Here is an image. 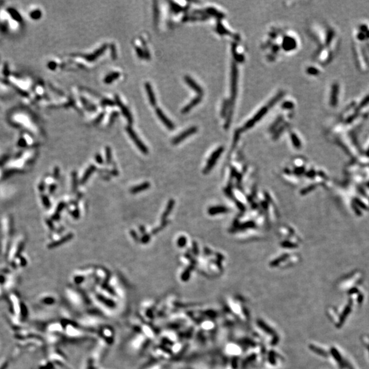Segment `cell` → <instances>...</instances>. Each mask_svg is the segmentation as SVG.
<instances>
[{"label": "cell", "instance_id": "obj_1", "mask_svg": "<svg viewBox=\"0 0 369 369\" xmlns=\"http://www.w3.org/2000/svg\"><path fill=\"white\" fill-rule=\"evenodd\" d=\"M355 57L356 58V63L358 68L362 71H366L368 68V64L367 58L365 56L364 52L362 50V48L360 45H356L354 47Z\"/></svg>", "mask_w": 369, "mask_h": 369}, {"label": "cell", "instance_id": "obj_2", "mask_svg": "<svg viewBox=\"0 0 369 369\" xmlns=\"http://www.w3.org/2000/svg\"><path fill=\"white\" fill-rule=\"evenodd\" d=\"M126 131L129 137H130V138L134 141V144H135L136 146L138 147V149L141 151L143 154L147 155L148 153V148L146 146L145 144L141 141V140L139 138V137L135 134L134 129H133L130 126H128L126 127Z\"/></svg>", "mask_w": 369, "mask_h": 369}, {"label": "cell", "instance_id": "obj_3", "mask_svg": "<svg viewBox=\"0 0 369 369\" xmlns=\"http://www.w3.org/2000/svg\"><path fill=\"white\" fill-rule=\"evenodd\" d=\"M115 97L116 105H117L120 108L121 112H122V113H123V116L127 119V120L128 121V123L129 124H131L133 123V121H134V119H133V116H132V114H131V112L129 111V109L127 107V106H125L123 103V102L121 101L120 98H119V96H118V95H115V97Z\"/></svg>", "mask_w": 369, "mask_h": 369}, {"label": "cell", "instance_id": "obj_4", "mask_svg": "<svg viewBox=\"0 0 369 369\" xmlns=\"http://www.w3.org/2000/svg\"><path fill=\"white\" fill-rule=\"evenodd\" d=\"M196 131H197V128L196 127H192L187 129V130L184 131L179 135H178L176 138H174L172 140V144H174V145H177V144L181 143L182 140H184L185 139L188 138L189 135L195 134Z\"/></svg>", "mask_w": 369, "mask_h": 369}, {"label": "cell", "instance_id": "obj_5", "mask_svg": "<svg viewBox=\"0 0 369 369\" xmlns=\"http://www.w3.org/2000/svg\"><path fill=\"white\" fill-rule=\"evenodd\" d=\"M267 110H268L267 108H266V107H264V108H262V109H261L258 112V113L256 114V115L254 116L252 119H250L248 122V123L245 124V127H244L245 129H249L250 127H252L254 124L257 123L258 120H261L262 118L265 116V114L267 113Z\"/></svg>", "mask_w": 369, "mask_h": 369}, {"label": "cell", "instance_id": "obj_6", "mask_svg": "<svg viewBox=\"0 0 369 369\" xmlns=\"http://www.w3.org/2000/svg\"><path fill=\"white\" fill-rule=\"evenodd\" d=\"M155 112L157 117L161 120L162 123L166 125V127L168 129H170V130H172V129H174V125L172 122L168 119V117L165 115L164 113L162 112V110L160 108H156Z\"/></svg>", "mask_w": 369, "mask_h": 369}, {"label": "cell", "instance_id": "obj_7", "mask_svg": "<svg viewBox=\"0 0 369 369\" xmlns=\"http://www.w3.org/2000/svg\"><path fill=\"white\" fill-rule=\"evenodd\" d=\"M107 45H102L100 48L97 49L96 51L92 53V54L83 55V58H84L87 61H88V62H94V61L96 60L98 57H100L106 51V49H107Z\"/></svg>", "mask_w": 369, "mask_h": 369}, {"label": "cell", "instance_id": "obj_8", "mask_svg": "<svg viewBox=\"0 0 369 369\" xmlns=\"http://www.w3.org/2000/svg\"><path fill=\"white\" fill-rule=\"evenodd\" d=\"M185 81L186 82V83L191 87L192 90H193L196 92L197 93H198L200 94H202L203 92V90L202 89V87L198 84V83L193 80L192 78H191L189 77V76H185Z\"/></svg>", "mask_w": 369, "mask_h": 369}, {"label": "cell", "instance_id": "obj_9", "mask_svg": "<svg viewBox=\"0 0 369 369\" xmlns=\"http://www.w3.org/2000/svg\"><path fill=\"white\" fill-rule=\"evenodd\" d=\"M145 89H146V93H147V95L148 97V100H149L150 105L152 106H155L156 103H157L155 95L154 94V91H153V88H152L151 85L148 82H146L145 83Z\"/></svg>", "mask_w": 369, "mask_h": 369}, {"label": "cell", "instance_id": "obj_10", "mask_svg": "<svg viewBox=\"0 0 369 369\" xmlns=\"http://www.w3.org/2000/svg\"><path fill=\"white\" fill-rule=\"evenodd\" d=\"M351 305H352V302H351H351H350L349 303V304H347V305L346 306L345 308L344 309L343 312H342V314H341V315H340V319H339V321H338V325H337V327H338V328H339V327H340V326H341L342 324H343V323H344V322H345V319H347V316L349 314V313H351Z\"/></svg>", "mask_w": 369, "mask_h": 369}, {"label": "cell", "instance_id": "obj_11", "mask_svg": "<svg viewBox=\"0 0 369 369\" xmlns=\"http://www.w3.org/2000/svg\"><path fill=\"white\" fill-rule=\"evenodd\" d=\"M338 92H339V87H338L337 83H335L332 86L330 96V104L332 106H334V107L337 105Z\"/></svg>", "mask_w": 369, "mask_h": 369}, {"label": "cell", "instance_id": "obj_12", "mask_svg": "<svg viewBox=\"0 0 369 369\" xmlns=\"http://www.w3.org/2000/svg\"><path fill=\"white\" fill-rule=\"evenodd\" d=\"M201 99H202L201 96H198V97H195L192 101H190L187 105L185 106V107L182 108V113H186L189 112L193 108H194L195 106H196L201 101Z\"/></svg>", "mask_w": 369, "mask_h": 369}, {"label": "cell", "instance_id": "obj_13", "mask_svg": "<svg viewBox=\"0 0 369 369\" xmlns=\"http://www.w3.org/2000/svg\"><path fill=\"white\" fill-rule=\"evenodd\" d=\"M150 186V182H143V183L140 184L138 186H135V187H134L133 188H131L130 189V192L132 193V194H136V193H138L140 192H142L143 191H145V190L149 189Z\"/></svg>", "mask_w": 369, "mask_h": 369}, {"label": "cell", "instance_id": "obj_14", "mask_svg": "<svg viewBox=\"0 0 369 369\" xmlns=\"http://www.w3.org/2000/svg\"><path fill=\"white\" fill-rule=\"evenodd\" d=\"M174 204H175V202L173 199H171L168 201L166 210L164 212H163V213L161 216V222L166 221V219H167V218H168V216L171 213V212H172V211L173 207L174 206Z\"/></svg>", "mask_w": 369, "mask_h": 369}, {"label": "cell", "instance_id": "obj_15", "mask_svg": "<svg viewBox=\"0 0 369 369\" xmlns=\"http://www.w3.org/2000/svg\"><path fill=\"white\" fill-rule=\"evenodd\" d=\"M96 170H97V168L95 166H93V165L90 166L89 168L86 170L84 174H83V177L82 178V179L80 181V184H82V185L85 184L86 182H87V181L89 179V178L90 177L91 174L94 173L95 171H96Z\"/></svg>", "mask_w": 369, "mask_h": 369}, {"label": "cell", "instance_id": "obj_16", "mask_svg": "<svg viewBox=\"0 0 369 369\" xmlns=\"http://www.w3.org/2000/svg\"><path fill=\"white\" fill-rule=\"evenodd\" d=\"M296 47V42L292 38L287 37L284 40L283 43V47L286 50H292Z\"/></svg>", "mask_w": 369, "mask_h": 369}, {"label": "cell", "instance_id": "obj_17", "mask_svg": "<svg viewBox=\"0 0 369 369\" xmlns=\"http://www.w3.org/2000/svg\"><path fill=\"white\" fill-rule=\"evenodd\" d=\"M120 77V73H118V72H113V73H111L108 74L104 79V82L105 83H112L114 80H116L118 78H119Z\"/></svg>", "mask_w": 369, "mask_h": 369}, {"label": "cell", "instance_id": "obj_18", "mask_svg": "<svg viewBox=\"0 0 369 369\" xmlns=\"http://www.w3.org/2000/svg\"><path fill=\"white\" fill-rule=\"evenodd\" d=\"M331 353H332V356L334 357V359H335L338 363H340L341 364V366L342 365H343V366H346V364L345 363L343 364V362H342V357L340 354V353L338 351V350L336 348L332 347V349H331Z\"/></svg>", "mask_w": 369, "mask_h": 369}, {"label": "cell", "instance_id": "obj_19", "mask_svg": "<svg viewBox=\"0 0 369 369\" xmlns=\"http://www.w3.org/2000/svg\"><path fill=\"white\" fill-rule=\"evenodd\" d=\"M82 103L84 106L85 108L87 110V111H90V112H96L97 111V107L95 106L94 104L91 103L88 101L86 100L84 98H81Z\"/></svg>", "mask_w": 369, "mask_h": 369}, {"label": "cell", "instance_id": "obj_20", "mask_svg": "<svg viewBox=\"0 0 369 369\" xmlns=\"http://www.w3.org/2000/svg\"><path fill=\"white\" fill-rule=\"evenodd\" d=\"M73 234H68L66 236H65V237H64L62 239H61L60 240H59L58 241H56L54 243H53V244L51 245L53 247H57V246H58V245H60L61 244H62V243H66V242L68 241L69 240H71V239L72 238H73Z\"/></svg>", "mask_w": 369, "mask_h": 369}, {"label": "cell", "instance_id": "obj_21", "mask_svg": "<svg viewBox=\"0 0 369 369\" xmlns=\"http://www.w3.org/2000/svg\"><path fill=\"white\" fill-rule=\"evenodd\" d=\"M169 3L170 4L171 10H172L174 14H178L182 11V8L180 5H178V3L174 2H170Z\"/></svg>", "mask_w": 369, "mask_h": 369}, {"label": "cell", "instance_id": "obj_22", "mask_svg": "<svg viewBox=\"0 0 369 369\" xmlns=\"http://www.w3.org/2000/svg\"><path fill=\"white\" fill-rule=\"evenodd\" d=\"M310 348L312 351H314L316 353H317V354H319V355H320L323 357L328 356V353H327L325 351H323V349H321L320 348L316 347V346H314V345H310Z\"/></svg>", "mask_w": 369, "mask_h": 369}, {"label": "cell", "instance_id": "obj_23", "mask_svg": "<svg viewBox=\"0 0 369 369\" xmlns=\"http://www.w3.org/2000/svg\"><path fill=\"white\" fill-rule=\"evenodd\" d=\"M105 152H106V162L108 165L111 164V163L112 161V150L110 147L107 146L105 148Z\"/></svg>", "mask_w": 369, "mask_h": 369}, {"label": "cell", "instance_id": "obj_24", "mask_svg": "<svg viewBox=\"0 0 369 369\" xmlns=\"http://www.w3.org/2000/svg\"><path fill=\"white\" fill-rule=\"evenodd\" d=\"M258 325H259L264 331H265L266 332H268L269 334H272L273 332V330L270 328L269 327L267 324H266V323H265V322H263L262 321H258Z\"/></svg>", "mask_w": 369, "mask_h": 369}, {"label": "cell", "instance_id": "obj_25", "mask_svg": "<svg viewBox=\"0 0 369 369\" xmlns=\"http://www.w3.org/2000/svg\"><path fill=\"white\" fill-rule=\"evenodd\" d=\"M101 105L102 107H106V106H114L116 105V103L111 99H108V98H104V99H103L101 101Z\"/></svg>", "mask_w": 369, "mask_h": 369}, {"label": "cell", "instance_id": "obj_26", "mask_svg": "<svg viewBox=\"0 0 369 369\" xmlns=\"http://www.w3.org/2000/svg\"><path fill=\"white\" fill-rule=\"evenodd\" d=\"M186 243H187V239L183 237V236L178 238L177 241V245L179 248H183L186 245Z\"/></svg>", "mask_w": 369, "mask_h": 369}, {"label": "cell", "instance_id": "obj_27", "mask_svg": "<svg viewBox=\"0 0 369 369\" xmlns=\"http://www.w3.org/2000/svg\"><path fill=\"white\" fill-rule=\"evenodd\" d=\"M150 239V235L145 234L142 236V237L141 238V240H140V242L143 243V244H146V243L149 242Z\"/></svg>", "mask_w": 369, "mask_h": 369}, {"label": "cell", "instance_id": "obj_28", "mask_svg": "<svg viewBox=\"0 0 369 369\" xmlns=\"http://www.w3.org/2000/svg\"><path fill=\"white\" fill-rule=\"evenodd\" d=\"M135 51L140 58H144V50L139 47H135Z\"/></svg>", "mask_w": 369, "mask_h": 369}, {"label": "cell", "instance_id": "obj_29", "mask_svg": "<svg viewBox=\"0 0 369 369\" xmlns=\"http://www.w3.org/2000/svg\"><path fill=\"white\" fill-rule=\"evenodd\" d=\"M110 48H111V55H112V58L114 60L116 58V56H117V53H116V46L114 45L113 44L111 45V46H110Z\"/></svg>", "mask_w": 369, "mask_h": 369}, {"label": "cell", "instance_id": "obj_30", "mask_svg": "<svg viewBox=\"0 0 369 369\" xmlns=\"http://www.w3.org/2000/svg\"><path fill=\"white\" fill-rule=\"evenodd\" d=\"M159 9L157 6H154V19H155V23H157L158 21V18H159Z\"/></svg>", "mask_w": 369, "mask_h": 369}, {"label": "cell", "instance_id": "obj_31", "mask_svg": "<svg viewBox=\"0 0 369 369\" xmlns=\"http://www.w3.org/2000/svg\"><path fill=\"white\" fill-rule=\"evenodd\" d=\"M73 190H75L77 188V173L75 172H74L73 173Z\"/></svg>", "mask_w": 369, "mask_h": 369}, {"label": "cell", "instance_id": "obj_32", "mask_svg": "<svg viewBox=\"0 0 369 369\" xmlns=\"http://www.w3.org/2000/svg\"><path fill=\"white\" fill-rule=\"evenodd\" d=\"M104 116H105V113H100L99 115H98V116L97 117V119L94 120V124H98V123H100L103 120V119Z\"/></svg>", "mask_w": 369, "mask_h": 369}, {"label": "cell", "instance_id": "obj_33", "mask_svg": "<svg viewBox=\"0 0 369 369\" xmlns=\"http://www.w3.org/2000/svg\"><path fill=\"white\" fill-rule=\"evenodd\" d=\"M119 112H113V113H112L111 116H110V118H109V124H112V123H113V122L114 120H115V119H116V118H117L118 116H119Z\"/></svg>", "mask_w": 369, "mask_h": 369}, {"label": "cell", "instance_id": "obj_34", "mask_svg": "<svg viewBox=\"0 0 369 369\" xmlns=\"http://www.w3.org/2000/svg\"><path fill=\"white\" fill-rule=\"evenodd\" d=\"M95 160H96V161L98 164H103V159L102 156L99 153H97L95 155Z\"/></svg>", "mask_w": 369, "mask_h": 369}, {"label": "cell", "instance_id": "obj_35", "mask_svg": "<svg viewBox=\"0 0 369 369\" xmlns=\"http://www.w3.org/2000/svg\"><path fill=\"white\" fill-rule=\"evenodd\" d=\"M130 234L131 235V237H133V239H134L135 242H138L140 241V239L138 237V235H137L136 232L135 230H131L130 231Z\"/></svg>", "mask_w": 369, "mask_h": 369}, {"label": "cell", "instance_id": "obj_36", "mask_svg": "<svg viewBox=\"0 0 369 369\" xmlns=\"http://www.w3.org/2000/svg\"><path fill=\"white\" fill-rule=\"evenodd\" d=\"M282 94H279L278 95H277V96L276 97V98H273V99L271 102H270V105H274V103H276L280 99V98H281V97H282Z\"/></svg>", "mask_w": 369, "mask_h": 369}, {"label": "cell", "instance_id": "obj_37", "mask_svg": "<svg viewBox=\"0 0 369 369\" xmlns=\"http://www.w3.org/2000/svg\"><path fill=\"white\" fill-rule=\"evenodd\" d=\"M72 215H73V216L74 217V218L75 219H78L79 217V209H77V208L75 209V210L73 213H72Z\"/></svg>", "mask_w": 369, "mask_h": 369}, {"label": "cell", "instance_id": "obj_38", "mask_svg": "<svg viewBox=\"0 0 369 369\" xmlns=\"http://www.w3.org/2000/svg\"><path fill=\"white\" fill-rule=\"evenodd\" d=\"M269 362H271L272 364H275L276 362H275V358H274V356L273 354H270L269 357Z\"/></svg>", "mask_w": 369, "mask_h": 369}, {"label": "cell", "instance_id": "obj_39", "mask_svg": "<svg viewBox=\"0 0 369 369\" xmlns=\"http://www.w3.org/2000/svg\"><path fill=\"white\" fill-rule=\"evenodd\" d=\"M308 73L310 74H317L318 73V70L314 69L313 68H310L308 70Z\"/></svg>", "mask_w": 369, "mask_h": 369}, {"label": "cell", "instance_id": "obj_40", "mask_svg": "<svg viewBox=\"0 0 369 369\" xmlns=\"http://www.w3.org/2000/svg\"><path fill=\"white\" fill-rule=\"evenodd\" d=\"M140 232L141 233L142 235H145L146 233V229H145V227L144 226H140Z\"/></svg>", "mask_w": 369, "mask_h": 369}, {"label": "cell", "instance_id": "obj_41", "mask_svg": "<svg viewBox=\"0 0 369 369\" xmlns=\"http://www.w3.org/2000/svg\"><path fill=\"white\" fill-rule=\"evenodd\" d=\"M284 108H291L292 107V106H293V105H292L291 103H289V102H288V103H285V104L284 105Z\"/></svg>", "mask_w": 369, "mask_h": 369}, {"label": "cell", "instance_id": "obj_42", "mask_svg": "<svg viewBox=\"0 0 369 369\" xmlns=\"http://www.w3.org/2000/svg\"><path fill=\"white\" fill-rule=\"evenodd\" d=\"M367 349H368V353H369V345L367 346Z\"/></svg>", "mask_w": 369, "mask_h": 369}, {"label": "cell", "instance_id": "obj_43", "mask_svg": "<svg viewBox=\"0 0 369 369\" xmlns=\"http://www.w3.org/2000/svg\"><path fill=\"white\" fill-rule=\"evenodd\" d=\"M349 369H353L351 366H349Z\"/></svg>", "mask_w": 369, "mask_h": 369}]
</instances>
